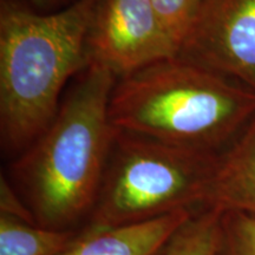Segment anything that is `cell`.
<instances>
[{
  "mask_svg": "<svg viewBox=\"0 0 255 255\" xmlns=\"http://www.w3.org/2000/svg\"><path fill=\"white\" fill-rule=\"evenodd\" d=\"M116 81L108 69L90 64L49 127L12 165L20 197L38 225L71 229L91 214L117 133L109 115Z\"/></svg>",
  "mask_w": 255,
  "mask_h": 255,
  "instance_id": "cell-1",
  "label": "cell"
},
{
  "mask_svg": "<svg viewBox=\"0 0 255 255\" xmlns=\"http://www.w3.org/2000/svg\"><path fill=\"white\" fill-rule=\"evenodd\" d=\"M101 0L39 13L0 6V135L6 151L31 145L59 109L66 83L90 65L88 38Z\"/></svg>",
  "mask_w": 255,
  "mask_h": 255,
  "instance_id": "cell-2",
  "label": "cell"
},
{
  "mask_svg": "<svg viewBox=\"0 0 255 255\" xmlns=\"http://www.w3.org/2000/svg\"><path fill=\"white\" fill-rule=\"evenodd\" d=\"M109 115L120 131L215 154L255 119V92L176 56L117 78Z\"/></svg>",
  "mask_w": 255,
  "mask_h": 255,
  "instance_id": "cell-3",
  "label": "cell"
},
{
  "mask_svg": "<svg viewBox=\"0 0 255 255\" xmlns=\"http://www.w3.org/2000/svg\"><path fill=\"white\" fill-rule=\"evenodd\" d=\"M218 159L117 130L90 226L131 225L206 207Z\"/></svg>",
  "mask_w": 255,
  "mask_h": 255,
  "instance_id": "cell-4",
  "label": "cell"
},
{
  "mask_svg": "<svg viewBox=\"0 0 255 255\" xmlns=\"http://www.w3.org/2000/svg\"><path fill=\"white\" fill-rule=\"evenodd\" d=\"M90 64L124 77L177 56L150 0H101L88 38Z\"/></svg>",
  "mask_w": 255,
  "mask_h": 255,
  "instance_id": "cell-5",
  "label": "cell"
},
{
  "mask_svg": "<svg viewBox=\"0 0 255 255\" xmlns=\"http://www.w3.org/2000/svg\"><path fill=\"white\" fill-rule=\"evenodd\" d=\"M177 56L255 92V0H203Z\"/></svg>",
  "mask_w": 255,
  "mask_h": 255,
  "instance_id": "cell-6",
  "label": "cell"
},
{
  "mask_svg": "<svg viewBox=\"0 0 255 255\" xmlns=\"http://www.w3.org/2000/svg\"><path fill=\"white\" fill-rule=\"evenodd\" d=\"M194 214L178 210L148 221L116 226L89 227L78 234L60 255H158Z\"/></svg>",
  "mask_w": 255,
  "mask_h": 255,
  "instance_id": "cell-7",
  "label": "cell"
},
{
  "mask_svg": "<svg viewBox=\"0 0 255 255\" xmlns=\"http://www.w3.org/2000/svg\"><path fill=\"white\" fill-rule=\"evenodd\" d=\"M205 208L255 218V119L231 149L219 156Z\"/></svg>",
  "mask_w": 255,
  "mask_h": 255,
  "instance_id": "cell-8",
  "label": "cell"
},
{
  "mask_svg": "<svg viewBox=\"0 0 255 255\" xmlns=\"http://www.w3.org/2000/svg\"><path fill=\"white\" fill-rule=\"evenodd\" d=\"M77 237L0 213V255H60Z\"/></svg>",
  "mask_w": 255,
  "mask_h": 255,
  "instance_id": "cell-9",
  "label": "cell"
},
{
  "mask_svg": "<svg viewBox=\"0 0 255 255\" xmlns=\"http://www.w3.org/2000/svg\"><path fill=\"white\" fill-rule=\"evenodd\" d=\"M221 210L194 213L169 240L162 255H215Z\"/></svg>",
  "mask_w": 255,
  "mask_h": 255,
  "instance_id": "cell-10",
  "label": "cell"
},
{
  "mask_svg": "<svg viewBox=\"0 0 255 255\" xmlns=\"http://www.w3.org/2000/svg\"><path fill=\"white\" fill-rule=\"evenodd\" d=\"M215 255H255V218L222 212Z\"/></svg>",
  "mask_w": 255,
  "mask_h": 255,
  "instance_id": "cell-11",
  "label": "cell"
},
{
  "mask_svg": "<svg viewBox=\"0 0 255 255\" xmlns=\"http://www.w3.org/2000/svg\"><path fill=\"white\" fill-rule=\"evenodd\" d=\"M162 26L177 49L195 19L203 0H150Z\"/></svg>",
  "mask_w": 255,
  "mask_h": 255,
  "instance_id": "cell-12",
  "label": "cell"
},
{
  "mask_svg": "<svg viewBox=\"0 0 255 255\" xmlns=\"http://www.w3.org/2000/svg\"><path fill=\"white\" fill-rule=\"evenodd\" d=\"M0 207L2 214L15 216L28 222H36L23 199L15 193L14 188L4 177H1V187H0Z\"/></svg>",
  "mask_w": 255,
  "mask_h": 255,
  "instance_id": "cell-13",
  "label": "cell"
},
{
  "mask_svg": "<svg viewBox=\"0 0 255 255\" xmlns=\"http://www.w3.org/2000/svg\"><path fill=\"white\" fill-rule=\"evenodd\" d=\"M28 2L34 7L40 9L41 13L43 11H58L60 8L66 7L75 0H27Z\"/></svg>",
  "mask_w": 255,
  "mask_h": 255,
  "instance_id": "cell-14",
  "label": "cell"
}]
</instances>
